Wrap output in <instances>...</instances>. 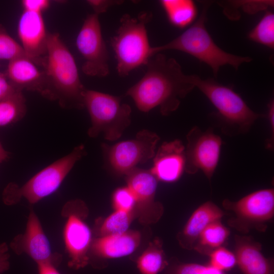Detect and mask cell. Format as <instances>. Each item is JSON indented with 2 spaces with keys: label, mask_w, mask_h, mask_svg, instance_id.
Returning <instances> with one entry per match:
<instances>
[{
  "label": "cell",
  "mask_w": 274,
  "mask_h": 274,
  "mask_svg": "<svg viewBox=\"0 0 274 274\" xmlns=\"http://www.w3.org/2000/svg\"><path fill=\"white\" fill-rule=\"evenodd\" d=\"M21 5L23 11L42 14L50 6L48 0H23Z\"/></svg>",
  "instance_id": "obj_32"
},
{
  "label": "cell",
  "mask_w": 274,
  "mask_h": 274,
  "mask_svg": "<svg viewBox=\"0 0 274 274\" xmlns=\"http://www.w3.org/2000/svg\"><path fill=\"white\" fill-rule=\"evenodd\" d=\"M249 39L269 48L274 47V14L267 11L249 32Z\"/></svg>",
  "instance_id": "obj_26"
},
{
  "label": "cell",
  "mask_w": 274,
  "mask_h": 274,
  "mask_svg": "<svg viewBox=\"0 0 274 274\" xmlns=\"http://www.w3.org/2000/svg\"><path fill=\"white\" fill-rule=\"evenodd\" d=\"M126 186L135 200L134 211L141 224L155 223L161 218L164 209L155 199L158 180L150 170L135 167L125 176Z\"/></svg>",
  "instance_id": "obj_13"
},
{
  "label": "cell",
  "mask_w": 274,
  "mask_h": 274,
  "mask_svg": "<svg viewBox=\"0 0 274 274\" xmlns=\"http://www.w3.org/2000/svg\"><path fill=\"white\" fill-rule=\"evenodd\" d=\"M143 77L126 91L137 108L148 112L158 107L163 116L177 110L181 100L194 88L189 75L185 74L179 62L160 53L151 57Z\"/></svg>",
  "instance_id": "obj_1"
},
{
  "label": "cell",
  "mask_w": 274,
  "mask_h": 274,
  "mask_svg": "<svg viewBox=\"0 0 274 274\" xmlns=\"http://www.w3.org/2000/svg\"><path fill=\"white\" fill-rule=\"evenodd\" d=\"M224 214L223 210L211 201L199 206L177 235L180 246L186 250L193 249L199 235L205 228L211 223L220 220Z\"/></svg>",
  "instance_id": "obj_20"
},
{
  "label": "cell",
  "mask_w": 274,
  "mask_h": 274,
  "mask_svg": "<svg viewBox=\"0 0 274 274\" xmlns=\"http://www.w3.org/2000/svg\"><path fill=\"white\" fill-rule=\"evenodd\" d=\"M209 256V265L222 271L231 269L236 264L234 253L222 246L214 250Z\"/></svg>",
  "instance_id": "obj_28"
},
{
  "label": "cell",
  "mask_w": 274,
  "mask_h": 274,
  "mask_svg": "<svg viewBox=\"0 0 274 274\" xmlns=\"http://www.w3.org/2000/svg\"><path fill=\"white\" fill-rule=\"evenodd\" d=\"M38 66L29 59L21 57L9 61L5 73L19 90L37 92L48 99L45 73Z\"/></svg>",
  "instance_id": "obj_18"
},
{
  "label": "cell",
  "mask_w": 274,
  "mask_h": 274,
  "mask_svg": "<svg viewBox=\"0 0 274 274\" xmlns=\"http://www.w3.org/2000/svg\"><path fill=\"white\" fill-rule=\"evenodd\" d=\"M181 140L163 142L155 152L150 169L158 181L173 183L178 181L185 170V148Z\"/></svg>",
  "instance_id": "obj_16"
},
{
  "label": "cell",
  "mask_w": 274,
  "mask_h": 274,
  "mask_svg": "<svg viewBox=\"0 0 274 274\" xmlns=\"http://www.w3.org/2000/svg\"><path fill=\"white\" fill-rule=\"evenodd\" d=\"M211 3L206 2L199 18L180 36L161 46L152 47V56L161 51L175 50L186 53L208 65L216 77L220 68L225 65L238 70L252 58L229 53L215 43L206 27L207 11Z\"/></svg>",
  "instance_id": "obj_3"
},
{
  "label": "cell",
  "mask_w": 274,
  "mask_h": 274,
  "mask_svg": "<svg viewBox=\"0 0 274 274\" xmlns=\"http://www.w3.org/2000/svg\"><path fill=\"white\" fill-rule=\"evenodd\" d=\"M141 274H158L167 265L162 244L159 239L149 243L136 261Z\"/></svg>",
  "instance_id": "obj_22"
},
{
  "label": "cell",
  "mask_w": 274,
  "mask_h": 274,
  "mask_svg": "<svg viewBox=\"0 0 274 274\" xmlns=\"http://www.w3.org/2000/svg\"><path fill=\"white\" fill-rule=\"evenodd\" d=\"M189 80L214 106L223 122L236 132H247L262 116L253 111L231 88L213 79H202L196 75H189Z\"/></svg>",
  "instance_id": "obj_7"
},
{
  "label": "cell",
  "mask_w": 274,
  "mask_h": 274,
  "mask_svg": "<svg viewBox=\"0 0 274 274\" xmlns=\"http://www.w3.org/2000/svg\"><path fill=\"white\" fill-rule=\"evenodd\" d=\"M9 248L5 243L0 244V273H3L9 269L10 255Z\"/></svg>",
  "instance_id": "obj_35"
},
{
  "label": "cell",
  "mask_w": 274,
  "mask_h": 274,
  "mask_svg": "<svg viewBox=\"0 0 274 274\" xmlns=\"http://www.w3.org/2000/svg\"><path fill=\"white\" fill-rule=\"evenodd\" d=\"M26 113V99L22 92L0 100V127L18 122Z\"/></svg>",
  "instance_id": "obj_25"
},
{
  "label": "cell",
  "mask_w": 274,
  "mask_h": 274,
  "mask_svg": "<svg viewBox=\"0 0 274 274\" xmlns=\"http://www.w3.org/2000/svg\"><path fill=\"white\" fill-rule=\"evenodd\" d=\"M185 170L194 174L201 170L210 181L218 166L222 141L211 129L202 131L195 126L186 135Z\"/></svg>",
  "instance_id": "obj_11"
},
{
  "label": "cell",
  "mask_w": 274,
  "mask_h": 274,
  "mask_svg": "<svg viewBox=\"0 0 274 274\" xmlns=\"http://www.w3.org/2000/svg\"><path fill=\"white\" fill-rule=\"evenodd\" d=\"M86 155L84 145L76 147L65 156L46 166L21 186L11 183L3 192L7 205L18 203L25 198L31 204L52 194L59 187L75 164Z\"/></svg>",
  "instance_id": "obj_5"
},
{
  "label": "cell",
  "mask_w": 274,
  "mask_h": 274,
  "mask_svg": "<svg viewBox=\"0 0 274 274\" xmlns=\"http://www.w3.org/2000/svg\"><path fill=\"white\" fill-rule=\"evenodd\" d=\"M222 204L233 213L228 220L232 228L243 233L251 229L264 231L274 216V190H258L235 201L225 199Z\"/></svg>",
  "instance_id": "obj_9"
},
{
  "label": "cell",
  "mask_w": 274,
  "mask_h": 274,
  "mask_svg": "<svg viewBox=\"0 0 274 274\" xmlns=\"http://www.w3.org/2000/svg\"><path fill=\"white\" fill-rule=\"evenodd\" d=\"M86 3L92 8L94 13L99 15L106 12L108 9L117 5H120L123 1L114 0H88Z\"/></svg>",
  "instance_id": "obj_33"
},
{
  "label": "cell",
  "mask_w": 274,
  "mask_h": 274,
  "mask_svg": "<svg viewBox=\"0 0 274 274\" xmlns=\"http://www.w3.org/2000/svg\"><path fill=\"white\" fill-rule=\"evenodd\" d=\"M10 246L16 254L25 253L37 264L49 262L57 267L62 260L61 255L52 252L50 242L32 209L30 211L25 232L16 235Z\"/></svg>",
  "instance_id": "obj_14"
},
{
  "label": "cell",
  "mask_w": 274,
  "mask_h": 274,
  "mask_svg": "<svg viewBox=\"0 0 274 274\" xmlns=\"http://www.w3.org/2000/svg\"><path fill=\"white\" fill-rule=\"evenodd\" d=\"M76 44L84 60L82 71L85 75L104 77L109 74V54L98 15H87L77 35Z\"/></svg>",
  "instance_id": "obj_12"
},
{
  "label": "cell",
  "mask_w": 274,
  "mask_h": 274,
  "mask_svg": "<svg viewBox=\"0 0 274 274\" xmlns=\"http://www.w3.org/2000/svg\"><path fill=\"white\" fill-rule=\"evenodd\" d=\"M21 57L29 59L21 45L7 32L3 26L0 25V60L10 61Z\"/></svg>",
  "instance_id": "obj_27"
},
{
  "label": "cell",
  "mask_w": 274,
  "mask_h": 274,
  "mask_svg": "<svg viewBox=\"0 0 274 274\" xmlns=\"http://www.w3.org/2000/svg\"><path fill=\"white\" fill-rule=\"evenodd\" d=\"M39 274H61L56 267L49 262L37 264Z\"/></svg>",
  "instance_id": "obj_36"
},
{
  "label": "cell",
  "mask_w": 274,
  "mask_h": 274,
  "mask_svg": "<svg viewBox=\"0 0 274 274\" xmlns=\"http://www.w3.org/2000/svg\"><path fill=\"white\" fill-rule=\"evenodd\" d=\"M230 230L220 220L208 225L199 235L193 248L202 254L209 255L212 251L222 246L228 239Z\"/></svg>",
  "instance_id": "obj_23"
},
{
  "label": "cell",
  "mask_w": 274,
  "mask_h": 274,
  "mask_svg": "<svg viewBox=\"0 0 274 274\" xmlns=\"http://www.w3.org/2000/svg\"><path fill=\"white\" fill-rule=\"evenodd\" d=\"M141 233L128 230L122 233L97 237L93 239L89 253V262L93 258L107 260L127 256L139 247Z\"/></svg>",
  "instance_id": "obj_17"
},
{
  "label": "cell",
  "mask_w": 274,
  "mask_h": 274,
  "mask_svg": "<svg viewBox=\"0 0 274 274\" xmlns=\"http://www.w3.org/2000/svg\"><path fill=\"white\" fill-rule=\"evenodd\" d=\"M17 33L28 57L42 67L47 53L48 35L42 14L23 11L18 21Z\"/></svg>",
  "instance_id": "obj_15"
},
{
  "label": "cell",
  "mask_w": 274,
  "mask_h": 274,
  "mask_svg": "<svg viewBox=\"0 0 274 274\" xmlns=\"http://www.w3.org/2000/svg\"><path fill=\"white\" fill-rule=\"evenodd\" d=\"M48 99L63 108H84L86 88L81 81L75 58L57 32H48L47 53L42 65Z\"/></svg>",
  "instance_id": "obj_2"
},
{
  "label": "cell",
  "mask_w": 274,
  "mask_h": 274,
  "mask_svg": "<svg viewBox=\"0 0 274 274\" xmlns=\"http://www.w3.org/2000/svg\"><path fill=\"white\" fill-rule=\"evenodd\" d=\"M169 274H224L223 271L209 265L183 263L173 267Z\"/></svg>",
  "instance_id": "obj_30"
},
{
  "label": "cell",
  "mask_w": 274,
  "mask_h": 274,
  "mask_svg": "<svg viewBox=\"0 0 274 274\" xmlns=\"http://www.w3.org/2000/svg\"><path fill=\"white\" fill-rule=\"evenodd\" d=\"M112 205L115 210L133 211L135 200L132 193L127 187H122L115 190L112 195Z\"/></svg>",
  "instance_id": "obj_29"
},
{
  "label": "cell",
  "mask_w": 274,
  "mask_h": 274,
  "mask_svg": "<svg viewBox=\"0 0 274 274\" xmlns=\"http://www.w3.org/2000/svg\"><path fill=\"white\" fill-rule=\"evenodd\" d=\"M84 108L90 117L91 125L87 131L91 138L104 134L106 140H118L131 123V109L122 102L120 97L86 89Z\"/></svg>",
  "instance_id": "obj_6"
},
{
  "label": "cell",
  "mask_w": 274,
  "mask_h": 274,
  "mask_svg": "<svg viewBox=\"0 0 274 274\" xmlns=\"http://www.w3.org/2000/svg\"><path fill=\"white\" fill-rule=\"evenodd\" d=\"M152 17L149 11H141L136 17L125 14L121 17L116 34L111 39L120 76L125 77L132 70L145 65L152 57L147 30Z\"/></svg>",
  "instance_id": "obj_4"
},
{
  "label": "cell",
  "mask_w": 274,
  "mask_h": 274,
  "mask_svg": "<svg viewBox=\"0 0 274 274\" xmlns=\"http://www.w3.org/2000/svg\"><path fill=\"white\" fill-rule=\"evenodd\" d=\"M159 140L155 132L143 129L132 139L113 145L103 143L101 146L106 164L115 173L125 176L138 165L154 157Z\"/></svg>",
  "instance_id": "obj_10"
},
{
  "label": "cell",
  "mask_w": 274,
  "mask_h": 274,
  "mask_svg": "<svg viewBox=\"0 0 274 274\" xmlns=\"http://www.w3.org/2000/svg\"><path fill=\"white\" fill-rule=\"evenodd\" d=\"M89 211L80 199L71 200L63 207L61 215L65 218L63 237L70 260L69 267L76 269L89 263V253L92 242V231L86 223Z\"/></svg>",
  "instance_id": "obj_8"
},
{
  "label": "cell",
  "mask_w": 274,
  "mask_h": 274,
  "mask_svg": "<svg viewBox=\"0 0 274 274\" xmlns=\"http://www.w3.org/2000/svg\"><path fill=\"white\" fill-rule=\"evenodd\" d=\"M9 157V153L6 151L0 143V163Z\"/></svg>",
  "instance_id": "obj_37"
},
{
  "label": "cell",
  "mask_w": 274,
  "mask_h": 274,
  "mask_svg": "<svg viewBox=\"0 0 274 274\" xmlns=\"http://www.w3.org/2000/svg\"><path fill=\"white\" fill-rule=\"evenodd\" d=\"M22 91L15 87L4 73H0V100L11 97Z\"/></svg>",
  "instance_id": "obj_31"
},
{
  "label": "cell",
  "mask_w": 274,
  "mask_h": 274,
  "mask_svg": "<svg viewBox=\"0 0 274 274\" xmlns=\"http://www.w3.org/2000/svg\"><path fill=\"white\" fill-rule=\"evenodd\" d=\"M234 254L238 265L244 274H272L271 260L261 252V246L251 236L236 235Z\"/></svg>",
  "instance_id": "obj_19"
},
{
  "label": "cell",
  "mask_w": 274,
  "mask_h": 274,
  "mask_svg": "<svg viewBox=\"0 0 274 274\" xmlns=\"http://www.w3.org/2000/svg\"><path fill=\"white\" fill-rule=\"evenodd\" d=\"M269 123L270 136L266 141V148L272 150L274 145V101L271 100L268 104L267 115Z\"/></svg>",
  "instance_id": "obj_34"
},
{
  "label": "cell",
  "mask_w": 274,
  "mask_h": 274,
  "mask_svg": "<svg viewBox=\"0 0 274 274\" xmlns=\"http://www.w3.org/2000/svg\"><path fill=\"white\" fill-rule=\"evenodd\" d=\"M136 219L135 211L115 210L104 219H98L94 227L97 237L120 234L127 231Z\"/></svg>",
  "instance_id": "obj_24"
},
{
  "label": "cell",
  "mask_w": 274,
  "mask_h": 274,
  "mask_svg": "<svg viewBox=\"0 0 274 274\" xmlns=\"http://www.w3.org/2000/svg\"><path fill=\"white\" fill-rule=\"evenodd\" d=\"M160 4L169 22L178 28L190 25L197 17V8L191 0H161Z\"/></svg>",
  "instance_id": "obj_21"
}]
</instances>
